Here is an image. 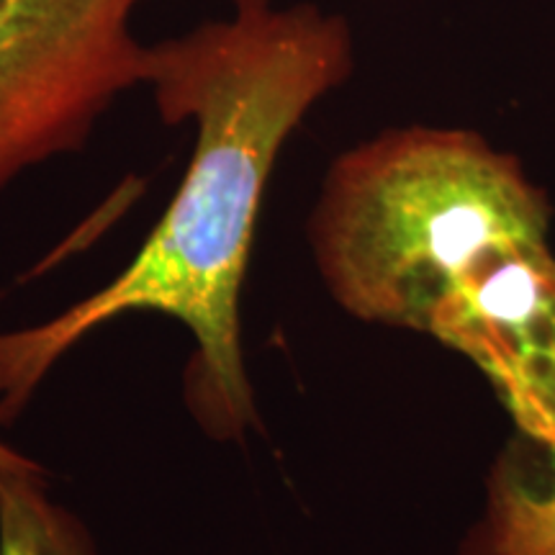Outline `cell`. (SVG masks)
I'll use <instances>...</instances> for the list:
<instances>
[{
  "label": "cell",
  "mask_w": 555,
  "mask_h": 555,
  "mask_svg": "<svg viewBox=\"0 0 555 555\" xmlns=\"http://www.w3.org/2000/svg\"><path fill=\"white\" fill-rule=\"evenodd\" d=\"M237 9H245V5H270V0H234Z\"/></svg>",
  "instance_id": "obj_8"
},
{
  "label": "cell",
  "mask_w": 555,
  "mask_h": 555,
  "mask_svg": "<svg viewBox=\"0 0 555 555\" xmlns=\"http://www.w3.org/2000/svg\"><path fill=\"white\" fill-rule=\"evenodd\" d=\"M551 201L468 129H388L339 155L309 217L330 296L360 322L433 335L499 262L547 242Z\"/></svg>",
  "instance_id": "obj_2"
},
{
  "label": "cell",
  "mask_w": 555,
  "mask_h": 555,
  "mask_svg": "<svg viewBox=\"0 0 555 555\" xmlns=\"http://www.w3.org/2000/svg\"><path fill=\"white\" fill-rule=\"evenodd\" d=\"M37 466H39V463L34 461V457L18 453L16 448L5 446V442L0 440V468L13 470V468H37Z\"/></svg>",
  "instance_id": "obj_7"
},
{
  "label": "cell",
  "mask_w": 555,
  "mask_h": 555,
  "mask_svg": "<svg viewBox=\"0 0 555 555\" xmlns=\"http://www.w3.org/2000/svg\"><path fill=\"white\" fill-rule=\"evenodd\" d=\"M352 69L345 18L245 5L150 47L144 86L165 124H193L191 163L163 219L114 281L57 317L0 332V425H13L73 347L129 314L176 319L196 343L185 401L201 429H260L242 347V286L270 176L288 137Z\"/></svg>",
  "instance_id": "obj_1"
},
{
  "label": "cell",
  "mask_w": 555,
  "mask_h": 555,
  "mask_svg": "<svg viewBox=\"0 0 555 555\" xmlns=\"http://www.w3.org/2000/svg\"><path fill=\"white\" fill-rule=\"evenodd\" d=\"M429 337L483 373L517 433L555 440V255L547 242L499 262Z\"/></svg>",
  "instance_id": "obj_4"
},
{
  "label": "cell",
  "mask_w": 555,
  "mask_h": 555,
  "mask_svg": "<svg viewBox=\"0 0 555 555\" xmlns=\"http://www.w3.org/2000/svg\"><path fill=\"white\" fill-rule=\"evenodd\" d=\"M457 555H555V440L512 437Z\"/></svg>",
  "instance_id": "obj_5"
},
{
  "label": "cell",
  "mask_w": 555,
  "mask_h": 555,
  "mask_svg": "<svg viewBox=\"0 0 555 555\" xmlns=\"http://www.w3.org/2000/svg\"><path fill=\"white\" fill-rule=\"evenodd\" d=\"M0 555H99L95 540L54 502L41 466L0 468Z\"/></svg>",
  "instance_id": "obj_6"
},
{
  "label": "cell",
  "mask_w": 555,
  "mask_h": 555,
  "mask_svg": "<svg viewBox=\"0 0 555 555\" xmlns=\"http://www.w3.org/2000/svg\"><path fill=\"white\" fill-rule=\"evenodd\" d=\"M139 0H0V193L47 159L80 150L150 47L131 31Z\"/></svg>",
  "instance_id": "obj_3"
}]
</instances>
